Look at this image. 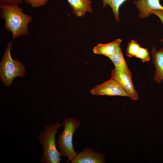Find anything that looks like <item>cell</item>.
<instances>
[{"label":"cell","mask_w":163,"mask_h":163,"mask_svg":"<svg viewBox=\"0 0 163 163\" xmlns=\"http://www.w3.org/2000/svg\"><path fill=\"white\" fill-rule=\"evenodd\" d=\"M126 55L129 57H136L145 62L150 60V57L147 48L140 47L137 42L133 40L129 43L126 51Z\"/></svg>","instance_id":"cell-10"},{"label":"cell","mask_w":163,"mask_h":163,"mask_svg":"<svg viewBox=\"0 0 163 163\" xmlns=\"http://www.w3.org/2000/svg\"><path fill=\"white\" fill-rule=\"evenodd\" d=\"M23 0H0V4L4 5H19L22 3Z\"/></svg>","instance_id":"cell-16"},{"label":"cell","mask_w":163,"mask_h":163,"mask_svg":"<svg viewBox=\"0 0 163 163\" xmlns=\"http://www.w3.org/2000/svg\"><path fill=\"white\" fill-rule=\"evenodd\" d=\"M109 58L113 62L115 68L123 70L132 79V73L124 59L120 48Z\"/></svg>","instance_id":"cell-13"},{"label":"cell","mask_w":163,"mask_h":163,"mask_svg":"<svg viewBox=\"0 0 163 163\" xmlns=\"http://www.w3.org/2000/svg\"><path fill=\"white\" fill-rule=\"evenodd\" d=\"M151 14H153L157 16L161 20L163 24V10H153L150 12ZM161 41L163 43V37L161 40Z\"/></svg>","instance_id":"cell-17"},{"label":"cell","mask_w":163,"mask_h":163,"mask_svg":"<svg viewBox=\"0 0 163 163\" xmlns=\"http://www.w3.org/2000/svg\"><path fill=\"white\" fill-rule=\"evenodd\" d=\"M26 3L30 4L34 8H38L45 5L48 0H23Z\"/></svg>","instance_id":"cell-15"},{"label":"cell","mask_w":163,"mask_h":163,"mask_svg":"<svg viewBox=\"0 0 163 163\" xmlns=\"http://www.w3.org/2000/svg\"><path fill=\"white\" fill-rule=\"evenodd\" d=\"M152 63L156 68L154 80L158 84L163 81V46L157 51L154 46L151 50Z\"/></svg>","instance_id":"cell-9"},{"label":"cell","mask_w":163,"mask_h":163,"mask_svg":"<svg viewBox=\"0 0 163 163\" xmlns=\"http://www.w3.org/2000/svg\"><path fill=\"white\" fill-rule=\"evenodd\" d=\"M0 17L5 21V29L12 33V39L28 34V25L32 19L30 15L24 14L16 5L0 4Z\"/></svg>","instance_id":"cell-1"},{"label":"cell","mask_w":163,"mask_h":163,"mask_svg":"<svg viewBox=\"0 0 163 163\" xmlns=\"http://www.w3.org/2000/svg\"><path fill=\"white\" fill-rule=\"evenodd\" d=\"M127 0H102L103 2V8L109 5L112 10L115 20L120 21L119 18V9L123 3Z\"/></svg>","instance_id":"cell-14"},{"label":"cell","mask_w":163,"mask_h":163,"mask_svg":"<svg viewBox=\"0 0 163 163\" xmlns=\"http://www.w3.org/2000/svg\"><path fill=\"white\" fill-rule=\"evenodd\" d=\"M122 40L117 39L114 41L106 44L99 43L94 47L93 53L109 57L115 53L120 48Z\"/></svg>","instance_id":"cell-11"},{"label":"cell","mask_w":163,"mask_h":163,"mask_svg":"<svg viewBox=\"0 0 163 163\" xmlns=\"http://www.w3.org/2000/svg\"><path fill=\"white\" fill-rule=\"evenodd\" d=\"M62 123L56 122L50 125H45L43 131L38 136V139L43 149V153L39 159L42 163H60L62 161L61 153L56 148L55 135Z\"/></svg>","instance_id":"cell-2"},{"label":"cell","mask_w":163,"mask_h":163,"mask_svg":"<svg viewBox=\"0 0 163 163\" xmlns=\"http://www.w3.org/2000/svg\"><path fill=\"white\" fill-rule=\"evenodd\" d=\"M111 78L118 82L127 93L128 97L136 101L139 97L138 93L135 89L132 79L123 70L115 68L111 71Z\"/></svg>","instance_id":"cell-6"},{"label":"cell","mask_w":163,"mask_h":163,"mask_svg":"<svg viewBox=\"0 0 163 163\" xmlns=\"http://www.w3.org/2000/svg\"><path fill=\"white\" fill-rule=\"evenodd\" d=\"M95 95L120 96L128 97L127 92L116 81L111 78L109 80L97 85L90 91Z\"/></svg>","instance_id":"cell-5"},{"label":"cell","mask_w":163,"mask_h":163,"mask_svg":"<svg viewBox=\"0 0 163 163\" xmlns=\"http://www.w3.org/2000/svg\"><path fill=\"white\" fill-rule=\"evenodd\" d=\"M64 129L57 137L58 149L61 156L67 157L66 163L71 161L77 154L74 150L72 144V137L75 131L80 126L79 120L72 118H65L62 123Z\"/></svg>","instance_id":"cell-4"},{"label":"cell","mask_w":163,"mask_h":163,"mask_svg":"<svg viewBox=\"0 0 163 163\" xmlns=\"http://www.w3.org/2000/svg\"><path fill=\"white\" fill-rule=\"evenodd\" d=\"M106 156L90 147L85 148L81 152L77 153L71 161V163H104Z\"/></svg>","instance_id":"cell-7"},{"label":"cell","mask_w":163,"mask_h":163,"mask_svg":"<svg viewBox=\"0 0 163 163\" xmlns=\"http://www.w3.org/2000/svg\"><path fill=\"white\" fill-rule=\"evenodd\" d=\"M12 45V40L8 43L0 63V77L5 87L11 86L15 77H24L26 70L23 63L12 58L11 54Z\"/></svg>","instance_id":"cell-3"},{"label":"cell","mask_w":163,"mask_h":163,"mask_svg":"<svg viewBox=\"0 0 163 163\" xmlns=\"http://www.w3.org/2000/svg\"><path fill=\"white\" fill-rule=\"evenodd\" d=\"M70 7L72 8L73 14L80 18L84 16L87 12L92 13L93 11L91 4L92 2L90 0H67Z\"/></svg>","instance_id":"cell-12"},{"label":"cell","mask_w":163,"mask_h":163,"mask_svg":"<svg viewBox=\"0 0 163 163\" xmlns=\"http://www.w3.org/2000/svg\"><path fill=\"white\" fill-rule=\"evenodd\" d=\"M139 11V16L144 18L150 16V12L153 10H163V6L160 0H137L134 2Z\"/></svg>","instance_id":"cell-8"}]
</instances>
